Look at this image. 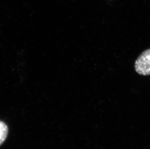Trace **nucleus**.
<instances>
[{
	"label": "nucleus",
	"instance_id": "f257e3e1",
	"mask_svg": "<svg viewBox=\"0 0 150 149\" xmlns=\"http://www.w3.org/2000/svg\"><path fill=\"white\" fill-rule=\"evenodd\" d=\"M134 68L139 74L150 75V48L143 51L134 63Z\"/></svg>",
	"mask_w": 150,
	"mask_h": 149
},
{
	"label": "nucleus",
	"instance_id": "f03ea898",
	"mask_svg": "<svg viewBox=\"0 0 150 149\" xmlns=\"http://www.w3.org/2000/svg\"><path fill=\"white\" fill-rule=\"evenodd\" d=\"M8 134V127L4 122L0 121V146L6 140Z\"/></svg>",
	"mask_w": 150,
	"mask_h": 149
}]
</instances>
